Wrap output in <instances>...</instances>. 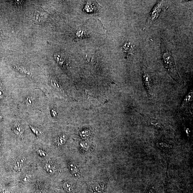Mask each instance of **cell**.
<instances>
[{
	"instance_id": "obj_1",
	"label": "cell",
	"mask_w": 193,
	"mask_h": 193,
	"mask_svg": "<svg viewBox=\"0 0 193 193\" xmlns=\"http://www.w3.org/2000/svg\"><path fill=\"white\" fill-rule=\"evenodd\" d=\"M163 58L165 67L171 76L177 82H181V79L176 69L173 58L171 53L169 52H166L163 55Z\"/></svg>"
},
{
	"instance_id": "obj_2",
	"label": "cell",
	"mask_w": 193,
	"mask_h": 193,
	"mask_svg": "<svg viewBox=\"0 0 193 193\" xmlns=\"http://www.w3.org/2000/svg\"><path fill=\"white\" fill-rule=\"evenodd\" d=\"M143 81L147 90L150 91L152 86V82L151 80V77L148 72H144L143 75Z\"/></svg>"
},
{
	"instance_id": "obj_3",
	"label": "cell",
	"mask_w": 193,
	"mask_h": 193,
	"mask_svg": "<svg viewBox=\"0 0 193 193\" xmlns=\"http://www.w3.org/2000/svg\"><path fill=\"white\" fill-rule=\"evenodd\" d=\"M69 168L71 173L74 177L77 178L81 177V173L78 168L74 163H70L69 164Z\"/></svg>"
},
{
	"instance_id": "obj_4",
	"label": "cell",
	"mask_w": 193,
	"mask_h": 193,
	"mask_svg": "<svg viewBox=\"0 0 193 193\" xmlns=\"http://www.w3.org/2000/svg\"><path fill=\"white\" fill-rule=\"evenodd\" d=\"M13 129L15 134L21 136H22L24 130L22 126L18 122L15 123L14 125Z\"/></svg>"
},
{
	"instance_id": "obj_5",
	"label": "cell",
	"mask_w": 193,
	"mask_h": 193,
	"mask_svg": "<svg viewBox=\"0 0 193 193\" xmlns=\"http://www.w3.org/2000/svg\"><path fill=\"white\" fill-rule=\"evenodd\" d=\"M161 3H158L153 9V11L151 13V16L152 20H154L157 17L161 10Z\"/></svg>"
},
{
	"instance_id": "obj_6",
	"label": "cell",
	"mask_w": 193,
	"mask_h": 193,
	"mask_svg": "<svg viewBox=\"0 0 193 193\" xmlns=\"http://www.w3.org/2000/svg\"><path fill=\"white\" fill-rule=\"evenodd\" d=\"M24 160L22 159L17 160L14 165V169L16 172L20 171L22 168L23 164L24 163Z\"/></svg>"
},
{
	"instance_id": "obj_7",
	"label": "cell",
	"mask_w": 193,
	"mask_h": 193,
	"mask_svg": "<svg viewBox=\"0 0 193 193\" xmlns=\"http://www.w3.org/2000/svg\"><path fill=\"white\" fill-rule=\"evenodd\" d=\"M67 137L66 135H61L57 138L55 141V143L57 146H60L65 144L67 141Z\"/></svg>"
},
{
	"instance_id": "obj_8",
	"label": "cell",
	"mask_w": 193,
	"mask_h": 193,
	"mask_svg": "<svg viewBox=\"0 0 193 193\" xmlns=\"http://www.w3.org/2000/svg\"><path fill=\"white\" fill-rule=\"evenodd\" d=\"M45 168L50 174H53L56 171V168L51 163H47L45 165Z\"/></svg>"
},
{
	"instance_id": "obj_9",
	"label": "cell",
	"mask_w": 193,
	"mask_h": 193,
	"mask_svg": "<svg viewBox=\"0 0 193 193\" xmlns=\"http://www.w3.org/2000/svg\"><path fill=\"white\" fill-rule=\"evenodd\" d=\"M30 127L31 128L32 132L34 134H35L36 135L37 137L38 138L39 136L43 134V132L40 129L38 128H37L34 127L32 126L31 125L30 126Z\"/></svg>"
},
{
	"instance_id": "obj_10",
	"label": "cell",
	"mask_w": 193,
	"mask_h": 193,
	"mask_svg": "<svg viewBox=\"0 0 193 193\" xmlns=\"http://www.w3.org/2000/svg\"><path fill=\"white\" fill-rule=\"evenodd\" d=\"M64 189L68 192H72L74 190L72 185L69 182H66L63 185Z\"/></svg>"
},
{
	"instance_id": "obj_11",
	"label": "cell",
	"mask_w": 193,
	"mask_h": 193,
	"mask_svg": "<svg viewBox=\"0 0 193 193\" xmlns=\"http://www.w3.org/2000/svg\"><path fill=\"white\" fill-rule=\"evenodd\" d=\"M123 49L124 51H125L126 53L129 52L131 51V45L130 44L128 43H126L124 44V46L123 47Z\"/></svg>"
},
{
	"instance_id": "obj_12",
	"label": "cell",
	"mask_w": 193,
	"mask_h": 193,
	"mask_svg": "<svg viewBox=\"0 0 193 193\" xmlns=\"http://www.w3.org/2000/svg\"><path fill=\"white\" fill-rule=\"evenodd\" d=\"M15 68L16 69L18 70V71H19V72L22 73L27 74V75H29V74H30V73L29 72H28V71H27L24 68H23L17 66H15Z\"/></svg>"
},
{
	"instance_id": "obj_13",
	"label": "cell",
	"mask_w": 193,
	"mask_h": 193,
	"mask_svg": "<svg viewBox=\"0 0 193 193\" xmlns=\"http://www.w3.org/2000/svg\"><path fill=\"white\" fill-rule=\"evenodd\" d=\"M37 152L38 155L41 157H45L47 155V153L46 152L44 151L43 150L41 149H39L38 150Z\"/></svg>"
},
{
	"instance_id": "obj_14",
	"label": "cell",
	"mask_w": 193,
	"mask_h": 193,
	"mask_svg": "<svg viewBox=\"0 0 193 193\" xmlns=\"http://www.w3.org/2000/svg\"><path fill=\"white\" fill-rule=\"evenodd\" d=\"M4 95V91L2 87H0V100L3 97Z\"/></svg>"
},
{
	"instance_id": "obj_15",
	"label": "cell",
	"mask_w": 193,
	"mask_h": 193,
	"mask_svg": "<svg viewBox=\"0 0 193 193\" xmlns=\"http://www.w3.org/2000/svg\"><path fill=\"white\" fill-rule=\"evenodd\" d=\"M27 104H31L32 103V102H33V100L32 98H31V97H28L27 98Z\"/></svg>"
},
{
	"instance_id": "obj_16",
	"label": "cell",
	"mask_w": 193,
	"mask_h": 193,
	"mask_svg": "<svg viewBox=\"0 0 193 193\" xmlns=\"http://www.w3.org/2000/svg\"><path fill=\"white\" fill-rule=\"evenodd\" d=\"M2 39V38L1 31V30H0V42H1Z\"/></svg>"
},
{
	"instance_id": "obj_17",
	"label": "cell",
	"mask_w": 193,
	"mask_h": 193,
	"mask_svg": "<svg viewBox=\"0 0 193 193\" xmlns=\"http://www.w3.org/2000/svg\"><path fill=\"white\" fill-rule=\"evenodd\" d=\"M38 193H42V192L39 191L38 192Z\"/></svg>"
}]
</instances>
